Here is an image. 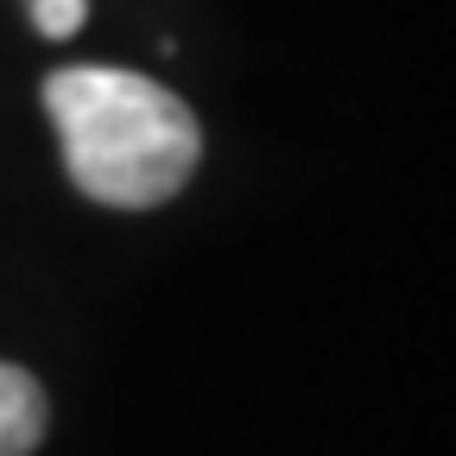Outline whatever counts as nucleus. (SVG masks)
<instances>
[{"label":"nucleus","mask_w":456,"mask_h":456,"mask_svg":"<svg viewBox=\"0 0 456 456\" xmlns=\"http://www.w3.org/2000/svg\"><path fill=\"white\" fill-rule=\"evenodd\" d=\"M45 114L64 140L70 184L108 209H152L178 197L203 159L197 114L140 70H102V64L51 70Z\"/></svg>","instance_id":"obj_1"},{"label":"nucleus","mask_w":456,"mask_h":456,"mask_svg":"<svg viewBox=\"0 0 456 456\" xmlns=\"http://www.w3.org/2000/svg\"><path fill=\"white\" fill-rule=\"evenodd\" d=\"M45 425H51V406H45V387L0 362V456H32L45 444Z\"/></svg>","instance_id":"obj_2"},{"label":"nucleus","mask_w":456,"mask_h":456,"mask_svg":"<svg viewBox=\"0 0 456 456\" xmlns=\"http://www.w3.org/2000/svg\"><path fill=\"white\" fill-rule=\"evenodd\" d=\"M32 7V26L45 32V38H70V32H83V20H89V0H26Z\"/></svg>","instance_id":"obj_3"}]
</instances>
